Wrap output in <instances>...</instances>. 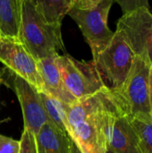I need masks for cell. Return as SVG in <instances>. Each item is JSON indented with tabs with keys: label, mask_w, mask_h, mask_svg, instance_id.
<instances>
[{
	"label": "cell",
	"mask_w": 152,
	"mask_h": 153,
	"mask_svg": "<svg viewBox=\"0 0 152 153\" xmlns=\"http://www.w3.org/2000/svg\"><path fill=\"white\" fill-rule=\"evenodd\" d=\"M135 132L142 153H152V116L141 113L127 117Z\"/></svg>",
	"instance_id": "obj_15"
},
{
	"label": "cell",
	"mask_w": 152,
	"mask_h": 153,
	"mask_svg": "<svg viewBox=\"0 0 152 153\" xmlns=\"http://www.w3.org/2000/svg\"><path fill=\"white\" fill-rule=\"evenodd\" d=\"M20 142L0 134V153H19Z\"/></svg>",
	"instance_id": "obj_18"
},
{
	"label": "cell",
	"mask_w": 152,
	"mask_h": 153,
	"mask_svg": "<svg viewBox=\"0 0 152 153\" xmlns=\"http://www.w3.org/2000/svg\"><path fill=\"white\" fill-rule=\"evenodd\" d=\"M116 30L123 33L134 55L152 65V13L149 7L142 6L124 13Z\"/></svg>",
	"instance_id": "obj_7"
},
{
	"label": "cell",
	"mask_w": 152,
	"mask_h": 153,
	"mask_svg": "<svg viewBox=\"0 0 152 153\" xmlns=\"http://www.w3.org/2000/svg\"><path fill=\"white\" fill-rule=\"evenodd\" d=\"M113 3L114 0H103L92 9L71 8L67 13L79 26L91 49L93 59L108 46L115 35V31H112L108 25Z\"/></svg>",
	"instance_id": "obj_5"
},
{
	"label": "cell",
	"mask_w": 152,
	"mask_h": 153,
	"mask_svg": "<svg viewBox=\"0 0 152 153\" xmlns=\"http://www.w3.org/2000/svg\"><path fill=\"white\" fill-rule=\"evenodd\" d=\"M55 57H47L37 61L39 73L43 83V91L60 100L64 104H73L77 99L70 93L62 79Z\"/></svg>",
	"instance_id": "obj_11"
},
{
	"label": "cell",
	"mask_w": 152,
	"mask_h": 153,
	"mask_svg": "<svg viewBox=\"0 0 152 153\" xmlns=\"http://www.w3.org/2000/svg\"><path fill=\"white\" fill-rule=\"evenodd\" d=\"M121 7L123 13H129L139 7H149V0H114Z\"/></svg>",
	"instance_id": "obj_19"
},
{
	"label": "cell",
	"mask_w": 152,
	"mask_h": 153,
	"mask_svg": "<svg viewBox=\"0 0 152 153\" xmlns=\"http://www.w3.org/2000/svg\"><path fill=\"white\" fill-rule=\"evenodd\" d=\"M39 93L48 120L52 122L59 130L68 134V124L65 111L66 104H64L60 100L49 96L46 92Z\"/></svg>",
	"instance_id": "obj_16"
},
{
	"label": "cell",
	"mask_w": 152,
	"mask_h": 153,
	"mask_svg": "<svg viewBox=\"0 0 152 153\" xmlns=\"http://www.w3.org/2000/svg\"><path fill=\"white\" fill-rule=\"evenodd\" d=\"M107 153H113V152H110V151H108V152H107Z\"/></svg>",
	"instance_id": "obj_24"
},
{
	"label": "cell",
	"mask_w": 152,
	"mask_h": 153,
	"mask_svg": "<svg viewBox=\"0 0 152 153\" xmlns=\"http://www.w3.org/2000/svg\"><path fill=\"white\" fill-rule=\"evenodd\" d=\"M1 83H2V82H1V81H0V85H1Z\"/></svg>",
	"instance_id": "obj_25"
},
{
	"label": "cell",
	"mask_w": 152,
	"mask_h": 153,
	"mask_svg": "<svg viewBox=\"0 0 152 153\" xmlns=\"http://www.w3.org/2000/svg\"><path fill=\"white\" fill-rule=\"evenodd\" d=\"M105 134L108 150L113 153H142L137 135L128 118L122 115L110 99L108 87Z\"/></svg>",
	"instance_id": "obj_9"
},
{
	"label": "cell",
	"mask_w": 152,
	"mask_h": 153,
	"mask_svg": "<svg viewBox=\"0 0 152 153\" xmlns=\"http://www.w3.org/2000/svg\"><path fill=\"white\" fill-rule=\"evenodd\" d=\"M29 1H30V3H32V4L35 5V4H36V0H29Z\"/></svg>",
	"instance_id": "obj_23"
},
{
	"label": "cell",
	"mask_w": 152,
	"mask_h": 153,
	"mask_svg": "<svg viewBox=\"0 0 152 153\" xmlns=\"http://www.w3.org/2000/svg\"><path fill=\"white\" fill-rule=\"evenodd\" d=\"M20 142L19 153H37L35 135L28 129L23 128Z\"/></svg>",
	"instance_id": "obj_17"
},
{
	"label": "cell",
	"mask_w": 152,
	"mask_h": 153,
	"mask_svg": "<svg viewBox=\"0 0 152 153\" xmlns=\"http://www.w3.org/2000/svg\"><path fill=\"white\" fill-rule=\"evenodd\" d=\"M8 69V68H7ZM9 70V69H8ZM10 87L14 91L22 111L24 128L35 136L48 120L39 91L30 82L9 70Z\"/></svg>",
	"instance_id": "obj_10"
},
{
	"label": "cell",
	"mask_w": 152,
	"mask_h": 153,
	"mask_svg": "<svg viewBox=\"0 0 152 153\" xmlns=\"http://www.w3.org/2000/svg\"><path fill=\"white\" fill-rule=\"evenodd\" d=\"M0 62L39 92L44 91L37 61L18 38L0 35Z\"/></svg>",
	"instance_id": "obj_8"
},
{
	"label": "cell",
	"mask_w": 152,
	"mask_h": 153,
	"mask_svg": "<svg viewBox=\"0 0 152 153\" xmlns=\"http://www.w3.org/2000/svg\"><path fill=\"white\" fill-rule=\"evenodd\" d=\"M149 102H150V110L152 116V65L150 68L149 74Z\"/></svg>",
	"instance_id": "obj_21"
},
{
	"label": "cell",
	"mask_w": 152,
	"mask_h": 153,
	"mask_svg": "<svg viewBox=\"0 0 152 153\" xmlns=\"http://www.w3.org/2000/svg\"><path fill=\"white\" fill-rule=\"evenodd\" d=\"M107 108L108 94L107 87H105L102 91L100 105L84 119L70 127L69 135L84 153H107L108 152L105 134Z\"/></svg>",
	"instance_id": "obj_6"
},
{
	"label": "cell",
	"mask_w": 152,
	"mask_h": 153,
	"mask_svg": "<svg viewBox=\"0 0 152 153\" xmlns=\"http://www.w3.org/2000/svg\"><path fill=\"white\" fill-rule=\"evenodd\" d=\"M71 153H84L80 148V146L76 143V142L72 139V137H71Z\"/></svg>",
	"instance_id": "obj_22"
},
{
	"label": "cell",
	"mask_w": 152,
	"mask_h": 153,
	"mask_svg": "<svg viewBox=\"0 0 152 153\" xmlns=\"http://www.w3.org/2000/svg\"><path fill=\"white\" fill-rule=\"evenodd\" d=\"M37 153H71V136L49 120L35 136Z\"/></svg>",
	"instance_id": "obj_12"
},
{
	"label": "cell",
	"mask_w": 152,
	"mask_h": 153,
	"mask_svg": "<svg viewBox=\"0 0 152 153\" xmlns=\"http://www.w3.org/2000/svg\"><path fill=\"white\" fill-rule=\"evenodd\" d=\"M103 0H70L71 8L79 10H89L96 7Z\"/></svg>",
	"instance_id": "obj_20"
},
{
	"label": "cell",
	"mask_w": 152,
	"mask_h": 153,
	"mask_svg": "<svg viewBox=\"0 0 152 153\" xmlns=\"http://www.w3.org/2000/svg\"><path fill=\"white\" fill-rule=\"evenodd\" d=\"M35 8L47 22L61 24L71 4L70 0H36Z\"/></svg>",
	"instance_id": "obj_14"
},
{
	"label": "cell",
	"mask_w": 152,
	"mask_h": 153,
	"mask_svg": "<svg viewBox=\"0 0 152 153\" xmlns=\"http://www.w3.org/2000/svg\"><path fill=\"white\" fill-rule=\"evenodd\" d=\"M18 39L36 61L56 56L58 50L66 53L61 24L47 22L29 0H22Z\"/></svg>",
	"instance_id": "obj_1"
},
{
	"label": "cell",
	"mask_w": 152,
	"mask_h": 153,
	"mask_svg": "<svg viewBox=\"0 0 152 153\" xmlns=\"http://www.w3.org/2000/svg\"><path fill=\"white\" fill-rule=\"evenodd\" d=\"M135 55L123 33L116 30L108 46L92 61L99 72L105 85L114 90L126 79Z\"/></svg>",
	"instance_id": "obj_3"
},
{
	"label": "cell",
	"mask_w": 152,
	"mask_h": 153,
	"mask_svg": "<svg viewBox=\"0 0 152 153\" xmlns=\"http://www.w3.org/2000/svg\"><path fill=\"white\" fill-rule=\"evenodd\" d=\"M151 64L143 57L135 56L132 68L123 84L108 92L118 111L125 116L151 114L149 102V74Z\"/></svg>",
	"instance_id": "obj_2"
},
{
	"label": "cell",
	"mask_w": 152,
	"mask_h": 153,
	"mask_svg": "<svg viewBox=\"0 0 152 153\" xmlns=\"http://www.w3.org/2000/svg\"><path fill=\"white\" fill-rule=\"evenodd\" d=\"M67 90L77 100L92 96L107 87L93 61H80L65 53L55 57Z\"/></svg>",
	"instance_id": "obj_4"
},
{
	"label": "cell",
	"mask_w": 152,
	"mask_h": 153,
	"mask_svg": "<svg viewBox=\"0 0 152 153\" xmlns=\"http://www.w3.org/2000/svg\"><path fill=\"white\" fill-rule=\"evenodd\" d=\"M22 0H0V35L18 38Z\"/></svg>",
	"instance_id": "obj_13"
}]
</instances>
